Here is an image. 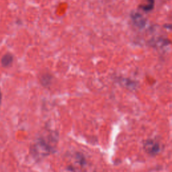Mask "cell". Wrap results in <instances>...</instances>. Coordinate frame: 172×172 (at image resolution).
I'll return each instance as SVG.
<instances>
[{"mask_svg": "<svg viewBox=\"0 0 172 172\" xmlns=\"http://www.w3.org/2000/svg\"><path fill=\"white\" fill-rule=\"evenodd\" d=\"M55 138L51 136L47 137L38 138L32 146V152L37 158H42L51 155L55 151L56 143Z\"/></svg>", "mask_w": 172, "mask_h": 172, "instance_id": "cell-1", "label": "cell"}, {"mask_svg": "<svg viewBox=\"0 0 172 172\" xmlns=\"http://www.w3.org/2000/svg\"><path fill=\"white\" fill-rule=\"evenodd\" d=\"M143 149L146 153L151 156H155L161 150L160 144L155 139H147L143 143Z\"/></svg>", "mask_w": 172, "mask_h": 172, "instance_id": "cell-2", "label": "cell"}, {"mask_svg": "<svg viewBox=\"0 0 172 172\" xmlns=\"http://www.w3.org/2000/svg\"><path fill=\"white\" fill-rule=\"evenodd\" d=\"M131 18L134 24L139 28H143L146 25V20L142 15L138 13H133L131 14Z\"/></svg>", "mask_w": 172, "mask_h": 172, "instance_id": "cell-3", "label": "cell"}, {"mask_svg": "<svg viewBox=\"0 0 172 172\" xmlns=\"http://www.w3.org/2000/svg\"><path fill=\"white\" fill-rule=\"evenodd\" d=\"M14 61V56L10 53H6L2 56L1 59V65L4 67H7L10 66L13 63Z\"/></svg>", "mask_w": 172, "mask_h": 172, "instance_id": "cell-4", "label": "cell"}, {"mask_svg": "<svg viewBox=\"0 0 172 172\" xmlns=\"http://www.w3.org/2000/svg\"><path fill=\"white\" fill-rule=\"evenodd\" d=\"M53 77L50 74H44L40 78V82L43 86L48 87L52 83Z\"/></svg>", "mask_w": 172, "mask_h": 172, "instance_id": "cell-5", "label": "cell"}, {"mask_svg": "<svg viewBox=\"0 0 172 172\" xmlns=\"http://www.w3.org/2000/svg\"><path fill=\"white\" fill-rule=\"evenodd\" d=\"M147 4L141 5L140 7L145 12H150L153 10L155 6V1L154 0H147Z\"/></svg>", "mask_w": 172, "mask_h": 172, "instance_id": "cell-6", "label": "cell"}, {"mask_svg": "<svg viewBox=\"0 0 172 172\" xmlns=\"http://www.w3.org/2000/svg\"><path fill=\"white\" fill-rule=\"evenodd\" d=\"M1 100H2V94H1V90H0V103H1Z\"/></svg>", "mask_w": 172, "mask_h": 172, "instance_id": "cell-7", "label": "cell"}]
</instances>
